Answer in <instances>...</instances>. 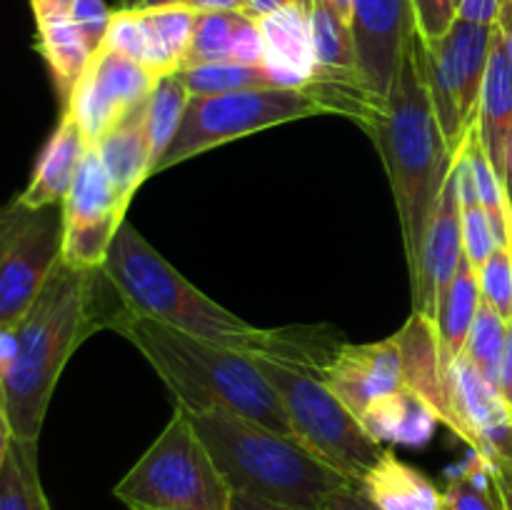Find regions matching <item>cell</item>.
<instances>
[{
  "instance_id": "obj_1",
  "label": "cell",
  "mask_w": 512,
  "mask_h": 510,
  "mask_svg": "<svg viewBox=\"0 0 512 510\" xmlns=\"http://www.w3.org/2000/svg\"><path fill=\"white\" fill-rule=\"evenodd\" d=\"M103 273L128 313L158 320L205 343L288 360L318 375L340 345L328 348L320 328L265 330L238 318L180 275L128 220L115 233Z\"/></svg>"
},
{
  "instance_id": "obj_2",
  "label": "cell",
  "mask_w": 512,
  "mask_h": 510,
  "mask_svg": "<svg viewBox=\"0 0 512 510\" xmlns=\"http://www.w3.org/2000/svg\"><path fill=\"white\" fill-rule=\"evenodd\" d=\"M103 280V268L83 270L60 263L15 323L18 355L0 388L13 438L38 443L65 363L95 328L110 325L98 298Z\"/></svg>"
},
{
  "instance_id": "obj_3",
  "label": "cell",
  "mask_w": 512,
  "mask_h": 510,
  "mask_svg": "<svg viewBox=\"0 0 512 510\" xmlns=\"http://www.w3.org/2000/svg\"><path fill=\"white\" fill-rule=\"evenodd\" d=\"M418 45L420 33L405 53L385 105L363 128L378 148L393 188L410 278L418 270L425 233L455 160L430 103Z\"/></svg>"
},
{
  "instance_id": "obj_4",
  "label": "cell",
  "mask_w": 512,
  "mask_h": 510,
  "mask_svg": "<svg viewBox=\"0 0 512 510\" xmlns=\"http://www.w3.org/2000/svg\"><path fill=\"white\" fill-rule=\"evenodd\" d=\"M110 328L128 338L153 365L173 393L175 408H183L185 413L223 410L293 435L283 403L253 353L205 343L125 308L115 315Z\"/></svg>"
},
{
  "instance_id": "obj_5",
  "label": "cell",
  "mask_w": 512,
  "mask_h": 510,
  "mask_svg": "<svg viewBox=\"0 0 512 510\" xmlns=\"http://www.w3.org/2000/svg\"><path fill=\"white\" fill-rule=\"evenodd\" d=\"M188 415L233 493L293 510H328L340 490L355 485L293 435L223 410Z\"/></svg>"
},
{
  "instance_id": "obj_6",
  "label": "cell",
  "mask_w": 512,
  "mask_h": 510,
  "mask_svg": "<svg viewBox=\"0 0 512 510\" xmlns=\"http://www.w3.org/2000/svg\"><path fill=\"white\" fill-rule=\"evenodd\" d=\"M113 493L130 510H230L235 495L183 408Z\"/></svg>"
},
{
  "instance_id": "obj_7",
  "label": "cell",
  "mask_w": 512,
  "mask_h": 510,
  "mask_svg": "<svg viewBox=\"0 0 512 510\" xmlns=\"http://www.w3.org/2000/svg\"><path fill=\"white\" fill-rule=\"evenodd\" d=\"M255 360L278 393L295 438L358 485L383 458V445L370 438L315 370L270 355H255Z\"/></svg>"
},
{
  "instance_id": "obj_8",
  "label": "cell",
  "mask_w": 512,
  "mask_h": 510,
  "mask_svg": "<svg viewBox=\"0 0 512 510\" xmlns=\"http://www.w3.org/2000/svg\"><path fill=\"white\" fill-rule=\"evenodd\" d=\"M323 113V105L308 88H255L220 95H193L178 133L155 163L153 175L230 140Z\"/></svg>"
},
{
  "instance_id": "obj_9",
  "label": "cell",
  "mask_w": 512,
  "mask_h": 510,
  "mask_svg": "<svg viewBox=\"0 0 512 510\" xmlns=\"http://www.w3.org/2000/svg\"><path fill=\"white\" fill-rule=\"evenodd\" d=\"M493 35L495 25L455 18L445 35L433 43L420 38L418 55L428 83L430 103L453 155L458 153L478 120Z\"/></svg>"
},
{
  "instance_id": "obj_10",
  "label": "cell",
  "mask_w": 512,
  "mask_h": 510,
  "mask_svg": "<svg viewBox=\"0 0 512 510\" xmlns=\"http://www.w3.org/2000/svg\"><path fill=\"white\" fill-rule=\"evenodd\" d=\"M63 208L0 205V325H15L60 265Z\"/></svg>"
},
{
  "instance_id": "obj_11",
  "label": "cell",
  "mask_w": 512,
  "mask_h": 510,
  "mask_svg": "<svg viewBox=\"0 0 512 510\" xmlns=\"http://www.w3.org/2000/svg\"><path fill=\"white\" fill-rule=\"evenodd\" d=\"M60 208H63L60 263L83 270L103 268L128 208L120 203L108 170L93 145L85 153Z\"/></svg>"
},
{
  "instance_id": "obj_12",
  "label": "cell",
  "mask_w": 512,
  "mask_h": 510,
  "mask_svg": "<svg viewBox=\"0 0 512 510\" xmlns=\"http://www.w3.org/2000/svg\"><path fill=\"white\" fill-rule=\"evenodd\" d=\"M158 80L148 65L100 45L70 98L65 100L63 110L78 120L88 143L95 145L130 110L150 98Z\"/></svg>"
},
{
  "instance_id": "obj_13",
  "label": "cell",
  "mask_w": 512,
  "mask_h": 510,
  "mask_svg": "<svg viewBox=\"0 0 512 510\" xmlns=\"http://www.w3.org/2000/svg\"><path fill=\"white\" fill-rule=\"evenodd\" d=\"M350 30L365 90L388 100L405 53L418 35L413 0H353Z\"/></svg>"
},
{
  "instance_id": "obj_14",
  "label": "cell",
  "mask_w": 512,
  "mask_h": 510,
  "mask_svg": "<svg viewBox=\"0 0 512 510\" xmlns=\"http://www.w3.org/2000/svg\"><path fill=\"white\" fill-rule=\"evenodd\" d=\"M453 430L470 450L490 465L512 463V415L498 388L460 355L448 370Z\"/></svg>"
},
{
  "instance_id": "obj_15",
  "label": "cell",
  "mask_w": 512,
  "mask_h": 510,
  "mask_svg": "<svg viewBox=\"0 0 512 510\" xmlns=\"http://www.w3.org/2000/svg\"><path fill=\"white\" fill-rule=\"evenodd\" d=\"M320 378L360 420L370 405L405 388L398 340L390 335L378 343H340L328 365L320 370Z\"/></svg>"
},
{
  "instance_id": "obj_16",
  "label": "cell",
  "mask_w": 512,
  "mask_h": 510,
  "mask_svg": "<svg viewBox=\"0 0 512 510\" xmlns=\"http://www.w3.org/2000/svg\"><path fill=\"white\" fill-rule=\"evenodd\" d=\"M463 255V208H460L458 188H455L453 170H450V178L440 195L428 233H425L418 270L410 278L415 313H423L435 320L440 300H443L450 280L455 278V270H458Z\"/></svg>"
},
{
  "instance_id": "obj_17",
  "label": "cell",
  "mask_w": 512,
  "mask_h": 510,
  "mask_svg": "<svg viewBox=\"0 0 512 510\" xmlns=\"http://www.w3.org/2000/svg\"><path fill=\"white\" fill-rule=\"evenodd\" d=\"M475 130H478L485 155L512 200V60L500 40L498 28H495L493 48H490Z\"/></svg>"
},
{
  "instance_id": "obj_18",
  "label": "cell",
  "mask_w": 512,
  "mask_h": 510,
  "mask_svg": "<svg viewBox=\"0 0 512 510\" xmlns=\"http://www.w3.org/2000/svg\"><path fill=\"white\" fill-rule=\"evenodd\" d=\"M403 360V385L405 390L423 400L438 423L445 428L453 425L450 415V393H448V373L440 360V340L435 320L423 313H410L408 323L395 333Z\"/></svg>"
},
{
  "instance_id": "obj_19",
  "label": "cell",
  "mask_w": 512,
  "mask_h": 510,
  "mask_svg": "<svg viewBox=\"0 0 512 510\" xmlns=\"http://www.w3.org/2000/svg\"><path fill=\"white\" fill-rule=\"evenodd\" d=\"M265 40V68L278 88H305L313 80L315 55L308 3L285 5L258 20Z\"/></svg>"
},
{
  "instance_id": "obj_20",
  "label": "cell",
  "mask_w": 512,
  "mask_h": 510,
  "mask_svg": "<svg viewBox=\"0 0 512 510\" xmlns=\"http://www.w3.org/2000/svg\"><path fill=\"white\" fill-rule=\"evenodd\" d=\"M88 148L90 143L80 130L78 120L68 110H63L60 123L55 125L53 135L40 150L30 183L18 195L20 203L28 208H48V205L63 203Z\"/></svg>"
},
{
  "instance_id": "obj_21",
  "label": "cell",
  "mask_w": 512,
  "mask_h": 510,
  "mask_svg": "<svg viewBox=\"0 0 512 510\" xmlns=\"http://www.w3.org/2000/svg\"><path fill=\"white\" fill-rule=\"evenodd\" d=\"M145 103L130 110L115 128H110L93 145L103 160L108 178L118 193L120 203L128 208L140 185L153 175V148H150L148 128H145Z\"/></svg>"
},
{
  "instance_id": "obj_22",
  "label": "cell",
  "mask_w": 512,
  "mask_h": 510,
  "mask_svg": "<svg viewBox=\"0 0 512 510\" xmlns=\"http://www.w3.org/2000/svg\"><path fill=\"white\" fill-rule=\"evenodd\" d=\"M358 490L375 510H443V490L390 450L363 475Z\"/></svg>"
},
{
  "instance_id": "obj_23",
  "label": "cell",
  "mask_w": 512,
  "mask_h": 510,
  "mask_svg": "<svg viewBox=\"0 0 512 510\" xmlns=\"http://www.w3.org/2000/svg\"><path fill=\"white\" fill-rule=\"evenodd\" d=\"M480 303H483V293H480L478 270L463 255L458 270H455V278L450 280L448 290H445L443 300H440L438 315H435L440 360H443L445 373L463 355L465 340H468L470 328H473Z\"/></svg>"
},
{
  "instance_id": "obj_24",
  "label": "cell",
  "mask_w": 512,
  "mask_h": 510,
  "mask_svg": "<svg viewBox=\"0 0 512 510\" xmlns=\"http://www.w3.org/2000/svg\"><path fill=\"white\" fill-rule=\"evenodd\" d=\"M360 423L368 430L370 438L378 440L380 445L398 443L415 448L433 438L438 418L423 400L403 388L370 405Z\"/></svg>"
},
{
  "instance_id": "obj_25",
  "label": "cell",
  "mask_w": 512,
  "mask_h": 510,
  "mask_svg": "<svg viewBox=\"0 0 512 510\" xmlns=\"http://www.w3.org/2000/svg\"><path fill=\"white\" fill-rule=\"evenodd\" d=\"M35 25H38V50L65 105L95 50L90 48V43L80 33L78 25L70 20V15L35 20Z\"/></svg>"
},
{
  "instance_id": "obj_26",
  "label": "cell",
  "mask_w": 512,
  "mask_h": 510,
  "mask_svg": "<svg viewBox=\"0 0 512 510\" xmlns=\"http://www.w3.org/2000/svg\"><path fill=\"white\" fill-rule=\"evenodd\" d=\"M148 30V65L158 78L178 73L188 55L195 28V13L188 5H165V8L140 10Z\"/></svg>"
},
{
  "instance_id": "obj_27",
  "label": "cell",
  "mask_w": 512,
  "mask_h": 510,
  "mask_svg": "<svg viewBox=\"0 0 512 510\" xmlns=\"http://www.w3.org/2000/svg\"><path fill=\"white\" fill-rule=\"evenodd\" d=\"M0 510H50L40 483L38 443L13 438L0 468Z\"/></svg>"
},
{
  "instance_id": "obj_28",
  "label": "cell",
  "mask_w": 512,
  "mask_h": 510,
  "mask_svg": "<svg viewBox=\"0 0 512 510\" xmlns=\"http://www.w3.org/2000/svg\"><path fill=\"white\" fill-rule=\"evenodd\" d=\"M178 80L185 90L193 95H220L235 93V90H255V88H278L273 75L265 65H245V63H203L180 68Z\"/></svg>"
},
{
  "instance_id": "obj_29",
  "label": "cell",
  "mask_w": 512,
  "mask_h": 510,
  "mask_svg": "<svg viewBox=\"0 0 512 510\" xmlns=\"http://www.w3.org/2000/svg\"><path fill=\"white\" fill-rule=\"evenodd\" d=\"M443 510H503L493 465L483 455L470 450L468 460L448 475Z\"/></svg>"
},
{
  "instance_id": "obj_30",
  "label": "cell",
  "mask_w": 512,
  "mask_h": 510,
  "mask_svg": "<svg viewBox=\"0 0 512 510\" xmlns=\"http://www.w3.org/2000/svg\"><path fill=\"white\" fill-rule=\"evenodd\" d=\"M188 100L190 93L185 90V85L180 83L175 73L163 75L158 80V85L153 88V93H150L148 105H145V128H148L155 163L168 150L170 140L178 133L180 120H183L185 108H188Z\"/></svg>"
},
{
  "instance_id": "obj_31",
  "label": "cell",
  "mask_w": 512,
  "mask_h": 510,
  "mask_svg": "<svg viewBox=\"0 0 512 510\" xmlns=\"http://www.w3.org/2000/svg\"><path fill=\"white\" fill-rule=\"evenodd\" d=\"M243 20V13H228V10L198 13L183 68L203 63H233L230 60L233 58V43Z\"/></svg>"
},
{
  "instance_id": "obj_32",
  "label": "cell",
  "mask_w": 512,
  "mask_h": 510,
  "mask_svg": "<svg viewBox=\"0 0 512 510\" xmlns=\"http://www.w3.org/2000/svg\"><path fill=\"white\" fill-rule=\"evenodd\" d=\"M505 335H508V323L503 320V315L483 300L478 308V315L473 320L468 340H465L463 355L493 385L498 383V368L500 358H503Z\"/></svg>"
},
{
  "instance_id": "obj_33",
  "label": "cell",
  "mask_w": 512,
  "mask_h": 510,
  "mask_svg": "<svg viewBox=\"0 0 512 510\" xmlns=\"http://www.w3.org/2000/svg\"><path fill=\"white\" fill-rule=\"evenodd\" d=\"M480 293L503 320H512V245H498L488 263L478 270Z\"/></svg>"
},
{
  "instance_id": "obj_34",
  "label": "cell",
  "mask_w": 512,
  "mask_h": 510,
  "mask_svg": "<svg viewBox=\"0 0 512 510\" xmlns=\"http://www.w3.org/2000/svg\"><path fill=\"white\" fill-rule=\"evenodd\" d=\"M103 45L145 65V60H148V30H145L143 15L135 13V10H113V20H110Z\"/></svg>"
},
{
  "instance_id": "obj_35",
  "label": "cell",
  "mask_w": 512,
  "mask_h": 510,
  "mask_svg": "<svg viewBox=\"0 0 512 510\" xmlns=\"http://www.w3.org/2000/svg\"><path fill=\"white\" fill-rule=\"evenodd\" d=\"M463 248L465 258L475 265V270L483 268L490 255L495 253V248H498L493 225H490V218L483 205L463 208Z\"/></svg>"
},
{
  "instance_id": "obj_36",
  "label": "cell",
  "mask_w": 512,
  "mask_h": 510,
  "mask_svg": "<svg viewBox=\"0 0 512 510\" xmlns=\"http://www.w3.org/2000/svg\"><path fill=\"white\" fill-rule=\"evenodd\" d=\"M70 20L78 25L90 48L98 50L108 35L113 10L105 5V0H75L73 8H70Z\"/></svg>"
},
{
  "instance_id": "obj_37",
  "label": "cell",
  "mask_w": 512,
  "mask_h": 510,
  "mask_svg": "<svg viewBox=\"0 0 512 510\" xmlns=\"http://www.w3.org/2000/svg\"><path fill=\"white\" fill-rule=\"evenodd\" d=\"M415 18H418V33L425 43H433L458 18L455 0H413Z\"/></svg>"
},
{
  "instance_id": "obj_38",
  "label": "cell",
  "mask_w": 512,
  "mask_h": 510,
  "mask_svg": "<svg viewBox=\"0 0 512 510\" xmlns=\"http://www.w3.org/2000/svg\"><path fill=\"white\" fill-rule=\"evenodd\" d=\"M230 60H233V63H245V65H265V40H263V33H260L258 20L245 15L238 35H235L233 58Z\"/></svg>"
},
{
  "instance_id": "obj_39",
  "label": "cell",
  "mask_w": 512,
  "mask_h": 510,
  "mask_svg": "<svg viewBox=\"0 0 512 510\" xmlns=\"http://www.w3.org/2000/svg\"><path fill=\"white\" fill-rule=\"evenodd\" d=\"M500 8H503V0H460L458 18L480 25H495Z\"/></svg>"
},
{
  "instance_id": "obj_40",
  "label": "cell",
  "mask_w": 512,
  "mask_h": 510,
  "mask_svg": "<svg viewBox=\"0 0 512 510\" xmlns=\"http://www.w3.org/2000/svg\"><path fill=\"white\" fill-rule=\"evenodd\" d=\"M498 388L500 398L503 403L508 405L510 415H512V320H508V335H505V348H503V358H500V368H498Z\"/></svg>"
},
{
  "instance_id": "obj_41",
  "label": "cell",
  "mask_w": 512,
  "mask_h": 510,
  "mask_svg": "<svg viewBox=\"0 0 512 510\" xmlns=\"http://www.w3.org/2000/svg\"><path fill=\"white\" fill-rule=\"evenodd\" d=\"M15 355H18V328L0 325V388L13 370Z\"/></svg>"
},
{
  "instance_id": "obj_42",
  "label": "cell",
  "mask_w": 512,
  "mask_h": 510,
  "mask_svg": "<svg viewBox=\"0 0 512 510\" xmlns=\"http://www.w3.org/2000/svg\"><path fill=\"white\" fill-rule=\"evenodd\" d=\"M328 510H375V508L363 498V495H360L358 485H353V488L340 490V493L330 500Z\"/></svg>"
},
{
  "instance_id": "obj_43",
  "label": "cell",
  "mask_w": 512,
  "mask_h": 510,
  "mask_svg": "<svg viewBox=\"0 0 512 510\" xmlns=\"http://www.w3.org/2000/svg\"><path fill=\"white\" fill-rule=\"evenodd\" d=\"M75 0H30L33 5L35 20L45 18H63V15H70V8H73Z\"/></svg>"
},
{
  "instance_id": "obj_44",
  "label": "cell",
  "mask_w": 512,
  "mask_h": 510,
  "mask_svg": "<svg viewBox=\"0 0 512 510\" xmlns=\"http://www.w3.org/2000/svg\"><path fill=\"white\" fill-rule=\"evenodd\" d=\"M295 3H308V0H245L243 15H248V18L253 20H260L265 18V15L275 13V10L285 8V5H295Z\"/></svg>"
},
{
  "instance_id": "obj_45",
  "label": "cell",
  "mask_w": 512,
  "mask_h": 510,
  "mask_svg": "<svg viewBox=\"0 0 512 510\" xmlns=\"http://www.w3.org/2000/svg\"><path fill=\"white\" fill-rule=\"evenodd\" d=\"M493 475L500 500H503V510H512V463L493 465Z\"/></svg>"
},
{
  "instance_id": "obj_46",
  "label": "cell",
  "mask_w": 512,
  "mask_h": 510,
  "mask_svg": "<svg viewBox=\"0 0 512 510\" xmlns=\"http://www.w3.org/2000/svg\"><path fill=\"white\" fill-rule=\"evenodd\" d=\"M188 8L195 13H205V10H228V13H243L245 0H188Z\"/></svg>"
},
{
  "instance_id": "obj_47",
  "label": "cell",
  "mask_w": 512,
  "mask_h": 510,
  "mask_svg": "<svg viewBox=\"0 0 512 510\" xmlns=\"http://www.w3.org/2000/svg\"><path fill=\"white\" fill-rule=\"evenodd\" d=\"M495 28H498L500 40H503L505 50H508V58L512 60V0H503V8H500Z\"/></svg>"
},
{
  "instance_id": "obj_48",
  "label": "cell",
  "mask_w": 512,
  "mask_h": 510,
  "mask_svg": "<svg viewBox=\"0 0 512 510\" xmlns=\"http://www.w3.org/2000/svg\"><path fill=\"white\" fill-rule=\"evenodd\" d=\"M230 510H293V508H285V505H275V503H265V500L250 498V495L235 493Z\"/></svg>"
},
{
  "instance_id": "obj_49",
  "label": "cell",
  "mask_w": 512,
  "mask_h": 510,
  "mask_svg": "<svg viewBox=\"0 0 512 510\" xmlns=\"http://www.w3.org/2000/svg\"><path fill=\"white\" fill-rule=\"evenodd\" d=\"M188 0H118L115 10H153V8H165V5H185Z\"/></svg>"
},
{
  "instance_id": "obj_50",
  "label": "cell",
  "mask_w": 512,
  "mask_h": 510,
  "mask_svg": "<svg viewBox=\"0 0 512 510\" xmlns=\"http://www.w3.org/2000/svg\"><path fill=\"white\" fill-rule=\"evenodd\" d=\"M10 443H13V428H10L8 413H5L3 405V395H0V468L5 463V455H8Z\"/></svg>"
},
{
  "instance_id": "obj_51",
  "label": "cell",
  "mask_w": 512,
  "mask_h": 510,
  "mask_svg": "<svg viewBox=\"0 0 512 510\" xmlns=\"http://www.w3.org/2000/svg\"><path fill=\"white\" fill-rule=\"evenodd\" d=\"M330 3H333L335 10L350 23V18H353V0H330Z\"/></svg>"
},
{
  "instance_id": "obj_52",
  "label": "cell",
  "mask_w": 512,
  "mask_h": 510,
  "mask_svg": "<svg viewBox=\"0 0 512 510\" xmlns=\"http://www.w3.org/2000/svg\"><path fill=\"white\" fill-rule=\"evenodd\" d=\"M458 3H460V0H455V8H458Z\"/></svg>"
}]
</instances>
